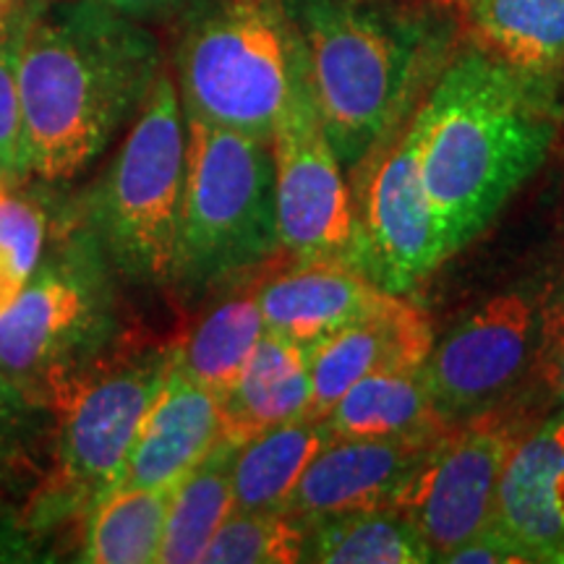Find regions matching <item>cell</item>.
<instances>
[{
    "mask_svg": "<svg viewBox=\"0 0 564 564\" xmlns=\"http://www.w3.org/2000/svg\"><path fill=\"white\" fill-rule=\"evenodd\" d=\"M162 68L154 34L102 0H26L19 95L30 181L63 186L87 171Z\"/></svg>",
    "mask_w": 564,
    "mask_h": 564,
    "instance_id": "obj_1",
    "label": "cell"
},
{
    "mask_svg": "<svg viewBox=\"0 0 564 564\" xmlns=\"http://www.w3.org/2000/svg\"><path fill=\"white\" fill-rule=\"evenodd\" d=\"M415 116L423 186L449 259L476 241L544 165L560 112L549 76L474 45L442 68Z\"/></svg>",
    "mask_w": 564,
    "mask_h": 564,
    "instance_id": "obj_2",
    "label": "cell"
},
{
    "mask_svg": "<svg viewBox=\"0 0 564 564\" xmlns=\"http://www.w3.org/2000/svg\"><path fill=\"white\" fill-rule=\"evenodd\" d=\"M299 37L322 129L343 167H358L403 123L434 55L432 21L392 0H280Z\"/></svg>",
    "mask_w": 564,
    "mask_h": 564,
    "instance_id": "obj_3",
    "label": "cell"
},
{
    "mask_svg": "<svg viewBox=\"0 0 564 564\" xmlns=\"http://www.w3.org/2000/svg\"><path fill=\"white\" fill-rule=\"evenodd\" d=\"M173 358L175 343L126 337L53 408L45 474L21 510L11 512L30 562L45 560L51 541L79 528L121 474Z\"/></svg>",
    "mask_w": 564,
    "mask_h": 564,
    "instance_id": "obj_4",
    "label": "cell"
},
{
    "mask_svg": "<svg viewBox=\"0 0 564 564\" xmlns=\"http://www.w3.org/2000/svg\"><path fill=\"white\" fill-rule=\"evenodd\" d=\"M112 267L74 204H51L40 264L0 312V371L34 403L53 408L126 340Z\"/></svg>",
    "mask_w": 564,
    "mask_h": 564,
    "instance_id": "obj_5",
    "label": "cell"
},
{
    "mask_svg": "<svg viewBox=\"0 0 564 564\" xmlns=\"http://www.w3.org/2000/svg\"><path fill=\"white\" fill-rule=\"evenodd\" d=\"M181 17L173 63L183 116L270 144L306 84L280 0H196Z\"/></svg>",
    "mask_w": 564,
    "mask_h": 564,
    "instance_id": "obj_6",
    "label": "cell"
},
{
    "mask_svg": "<svg viewBox=\"0 0 564 564\" xmlns=\"http://www.w3.org/2000/svg\"><path fill=\"white\" fill-rule=\"evenodd\" d=\"M186 183V116L162 68L100 181L74 204L112 272L144 288H173Z\"/></svg>",
    "mask_w": 564,
    "mask_h": 564,
    "instance_id": "obj_7",
    "label": "cell"
},
{
    "mask_svg": "<svg viewBox=\"0 0 564 564\" xmlns=\"http://www.w3.org/2000/svg\"><path fill=\"white\" fill-rule=\"evenodd\" d=\"M278 249L272 144L186 116L175 291L207 293Z\"/></svg>",
    "mask_w": 564,
    "mask_h": 564,
    "instance_id": "obj_8",
    "label": "cell"
},
{
    "mask_svg": "<svg viewBox=\"0 0 564 564\" xmlns=\"http://www.w3.org/2000/svg\"><path fill=\"white\" fill-rule=\"evenodd\" d=\"M520 434V423L497 411L457 421L436 436L394 494L392 507L419 531L432 562H444L491 523L505 463Z\"/></svg>",
    "mask_w": 564,
    "mask_h": 564,
    "instance_id": "obj_9",
    "label": "cell"
},
{
    "mask_svg": "<svg viewBox=\"0 0 564 564\" xmlns=\"http://www.w3.org/2000/svg\"><path fill=\"white\" fill-rule=\"evenodd\" d=\"M278 246L295 262L340 259L366 267L356 202L343 165L322 129L312 87L303 84L272 133Z\"/></svg>",
    "mask_w": 564,
    "mask_h": 564,
    "instance_id": "obj_10",
    "label": "cell"
},
{
    "mask_svg": "<svg viewBox=\"0 0 564 564\" xmlns=\"http://www.w3.org/2000/svg\"><path fill=\"white\" fill-rule=\"evenodd\" d=\"M373 147L358 181L356 215L366 246V267L379 285L403 295L447 262L421 175V123L415 108Z\"/></svg>",
    "mask_w": 564,
    "mask_h": 564,
    "instance_id": "obj_11",
    "label": "cell"
},
{
    "mask_svg": "<svg viewBox=\"0 0 564 564\" xmlns=\"http://www.w3.org/2000/svg\"><path fill=\"white\" fill-rule=\"evenodd\" d=\"M539 312L531 295L499 293L434 343L423 371L449 423L489 411L525 371L535 348Z\"/></svg>",
    "mask_w": 564,
    "mask_h": 564,
    "instance_id": "obj_12",
    "label": "cell"
},
{
    "mask_svg": "<svg viewBox=\"0 0 564 564\" xmlns=\"http://www.w3.org/2000/svg\"><path fill=\"white\" fill-rule=\"evenodd\" d=\"M264 329L303 348L390 308L400 299L361 267L306 259L253 282Z\"/></svg>",
    "mask_w": 564,
    "mask_h": 564,
    "instance_id": "obj_13",
    "label": "cell"
},
{
    "mask_svg": "<svg viewBox=\"0 0 564 564\" xmlns=\"http://www.w3.org/2000/svg\"><path fill=\"white\" fill-rule=\"evenodd\" d=\"M434 440H327L280 512L303 528L335 514L392 505Z\"/></svg>",
    "mask_w": 564,
    "mask_h": 564,
    "instance_id": "obj_14",
    "label": "cell"
},
{
    "mask_svg": "<svg viewBox=\"0 0 564 564\" xmlns=\"http://www.w3.org/2000/svg\"><path fill=\"white\" fill-rule=\"evenodd\" d=\"M491 525L523 549L531 564H564V411L518 436Z\"/></svg>",
    "mask_w": 564,
    "mask_h": 564,
    "instance_id": "obj_15",
    "label": "cell"
},
{
    "mask_svg": "<svg viewBox=\"0 0 564 564\" xmlns=\"http://www.w3.org/2000/svg\"><path fill=\"white\" fill-rule=\"evenodd\" d=\"M220 440V398L186 377L173 358L110 489H173Z\"/></svg>",
    "mask_w": 564,
    "mask_h": 564,
    "instance_id": "obj_16",
    "label": "cell"
},
{
    "mask_svg": "<svg viewBox=\"0 0 564 564\" xmlns=\"http://www.w3.org/2000/svg\"><path fill=\"white\" fill-rule=\"evenodd\" d=\"M434 333L426 314L398 299L390 308L350 324L308 348L312 419H324L352 384L379 371L426 364Z\"/></svg>",
    "mask_w": 564,
    "mask_h": 564,
    "instance_id": "obj_17",
    "label": "cell"
},
{
    "mask_svg": "<svg viewBox=\"0 0 564 564\" xmlns=\"http://www.w3.org/2000/svg\"><path fill=\"white\" fill-rule=\"evenodd\" d=\"M308 403V348L264 329L243 371L220 398L223 436L243 444L267 429L303 419Z\"/></svg>",
    "mask_w": 564,
    "mask_h": 564,
    "instance_id": "obj_18",
    "label": "cell"
},
{
    "mask_svg": "<svg viewBox=\"0 0 564 564\" xmlns=\"http://www.w3.org/2000/svg\"><path fill=\"white\" fill-rule=\"evenodd\" d=\"M322 423L329 440H434L453 426L436 411L423 366L361 379Z\"/></svg>",
    "mask_w": 564,
    "mask_h": 564,
    "instance_id": "obj_19",
    "label": "cell"
},
{
    "mask_svg": "<svg viewBox=\"0 0 564 564\" xmlns=\"http://www.w3.org/2000/svg\"><path fill=\"white\" fill-rule=\"evenodd\" d=\"M327 440L322 419L303 415L238 444L232 457V510L280 512Z\"/></svg>",
    "mask_w": 564,
    "mask_h": 564,
    "instance_id": "obj_20",
    "label": "cell"
},
{
    "mask_svg": "<svg viewBox=\"0 0 564 564\" xmlns=\"http://www.w3.org/2000/svg\"><path fill=\"white\" fill-rule=\"evenodd\" d=\"M476 45L514 68L552 76L564 63V0H460Z\"/></svg>",
    "mask_w": 564,
    "mask_h": 564,
    "instance_id": "obj_21",
    "label": "cell"
},
{
    "mask_svg": "<svg viewBox=\"0 0 564 564\" xmlns=\"http://www.w3.org/2000/svg\"><path fill=\"white\" fill-rule=\"evenodd\" d=\"M262 335L264 319L257 293L253 285H243L207 308L186 337L175 343V366L204 390L223 398Z\"/></svg>",
    "mask_w": 564,
    "mask_h": 564,
    "instance_id": "obj_22",
    "label": "cell"
},
{
    "mask_svg": "<svg viewBox=\"0 0 564 564\" xmlns=\"http://www.w3.org/2000/svg\"><path fill=\"white\" fill-rule=\"evenodd\" d=\"M238 444L223 440L173 486L158 562H202L217 528L232 512V457Z\"/></svg>",
    "mask_w": 564,
    "mask_h": 564,
    "instance_id": "obj_23",
    "label": "cell"
},
{
    "mask_svg": "<svg viewBox=\"0 0 564 564\" xmlns=\"http://www.w3.org/2000/svg\"><path fill=\"white\" fill-rule=\"evenodd\" d=\"M173 489H110L79 525V556L87 564L158 562Z\"/></svg>",
    "mask_w": 564,
    "mask_h": 564,
    "instance_id": "obj_24",
    "label": "cell"
},
{
    "mask_svg": "<svg viewBox=\"0 0 564 564\" xmlns=\"http://www.w3.org/2000/svg\"><path fill=\"white\" fill-rule=\"evenodd\" d=\"M303 562L319 564H421L432 552L392 505L335 514L306 528Z\"/></svg>",
    "mask_w": 564,
    "mask_h": 564,
    "instance_id": "obj_25",
    "label": "cell"
},
{
    "mask_svg": "<svg viewBox=\"0 0 564 564\" xmlns=\"http://www.w3.org/2000/svg\"><path fill=\"white\" fill-rule=\"evenodd\" d=\"M53 413L0 371V514L19 512L45 474Z\"/></svg>",
    "mask_w": 564,
    "mask_h": 564,
    "instance_id": "obj_26",
    "label": "cell"
},
{
    "mask_svg": "<svg viewBox=\"0 0 564 564\" xmlns=\"http://www.w3.org/2000/svg\"><path fill=\"white\" fill-rule=\"evenodd\" d=\"M51 204L42 192H21V186L0 181V312L11 306L40 264L51 230Z\"/></svg>",
    "mask_w": 564,
    "mask_h": 564,
    "instance_id": "obj_27",
    "label": "cell"
},
{
    "mask_svg": "<svg viewBox=\"0 0 564 564\" xmlns=\"http://www.w3.org/2000/svg\"><path fill=\"white\" fill-rule=\"evenodd\" d=\"M306 528L285 512L232 510L217 528L202 562L209 564H293L303 562Z\"/></svg>",
    "mask_w": 564,
    "mask_h": 564,
    "instance_id": "obj_28",
    "label": "cell"
},
{
    "mask_svg": "<svg viewBox=\"0 0 564 564\" xmlns=\"http://www.w3.org/2000/svg\"><path fill=\"white\" fill-rule=\"evenodd\" d=\"M26 0H0V181L30 183L19 95V34Z\"/></svg>",
    "mask_w": 564,
    "mask_h": 564,
    "instance_id": "obj_29",
    "label": "cell"
},
{
    "mask_svg": "<svg viewBox=\"0 0 564 564\" xmlns=\"http://www.w3.org/2000/svg\"><path fill=\"white\" fill-rule=\"evenodd\" d=\"M447 564H531L523 549L491 523L444 556Z\"/></svg>",
    "mask_w": 564,
    "mask_h": 564,
    "instance_id": "obj_30",
    "label": "cell"
},
{
    "mask_svg": "<svg viewBox=\"0 0 564 564\" xmlns=\"http://www.w3.org/2000/svg\"><path fill=\"white\" fill-rule=\"evenodd\" d=\"M110 9H116L123 17L133 21H152V19H167L175 17V13H183L192 9L196 0H102Z\"/></svg>",
    "mask_w": 564,
    "mask_h": 564,
    "instance_id": "obj_31",
    "label": "cell"
},
{
    "mask_svg": "<svg viewBox=\"0 0 564 564\" xmlns=\"http://www.w3.org/2000/svg\"><path fill=\"white\" fill-rule=\"evenodd\" d=\"M544 340L549 348V379L564 405V312L552 308V314L546 316Z\"/></svg>",
    "mask_w": 564,
    "mask_h": 564,
    "instance_id": "obj_32",
    "label": "cell"
}]
</instances>
